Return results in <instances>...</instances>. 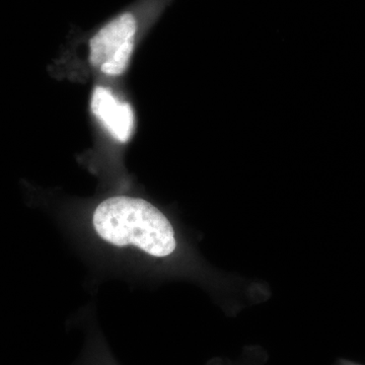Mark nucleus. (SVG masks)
I'll list each match as a JSON object with an SVG mask.
<instances>
[{
  "label": "nucleus",
  "instance_id": "f257e3e1",
  "mask_svg": "<svg viewBox=\"0 0 365 365\" xmlns=\"http://www.w3.org/2000/svg\"><path fill=\"white\" fill-rule=\"evenodd\" d=\"M93 223L98 235L115 246L134 245L158 258L170 256L176 250L169 220L143 199L111 197L96 209Z\"/></svg>",
  "mask_w": 365,
  "mask_h": 365
},
{
  "label": "nucleus",
  "instance_id": "f03ea898",
  "mask_svg": "<svg viewBox=\"0 0 365 365\" xmlns=\"http://www.w3.org/2000/svg\"><path fill=\"white\" fill-rule=\"evenodd\" d=\"M136 21L131 14L117 16L90 41L91 66L108 76H119L130 62L136 37Z\"/></svg>",
  "mask_w": 365,
  "mask_h": 365
},
{
  "label": "nucleus",
  "instance_id": "7ed1b4c3",
  "mask_svg": "<svg viewBox=\"0 0 365 365\" xmlns=\"http://www.w3.org/2000/svg\"><path fill=\"white\" fill-rule=\"evenodd\" d=\"M91 110L118 141L127 143L130 139L135 117L129 103L120 100L109 88L98 86L91 93Z\"/></svg>",
  "mask_w": 365,
  "mask_h": 365
},
{
  "label": "nucleus",
  "instance_id": "20e7f679",
  "mask_svg": "<svg viewBox=\"0 0 365 365\" xmlns=\"http://www.w3.org/2000/svg\"><path fill=\"white\" fill-rule=\"evenodd\" d=\"M341 365H359V364H351V362L343 361L342 364H341Z\"/></svg>",
  "mask_w": 365,
  "mask_h": 365
}]
</instances>
